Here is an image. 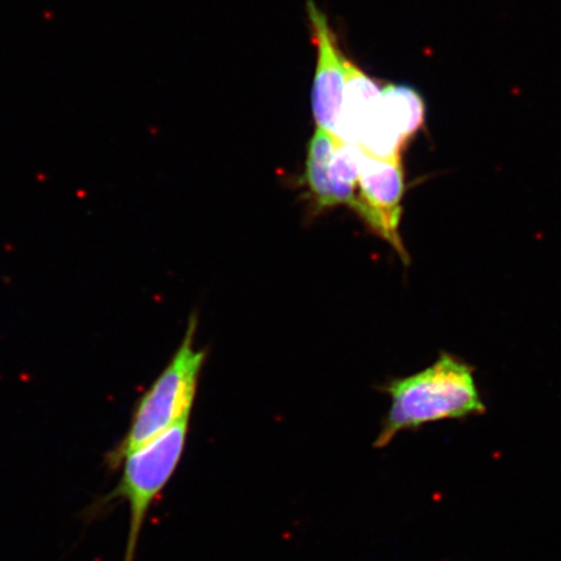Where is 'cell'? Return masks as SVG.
<instances>
[{"mask_svg": "<svg viewBox=\"0 0 561 561\" xmlns=\"http://www.w3.org/2000/svg\"><path fill=\"white\" fill-rule=\"evenodd\" d=\"M383 391L390 396L391 405L375 442L376 448L388 446L404 431L486 412L477 389L473 368L445 353L431 368L392 381L385 386Z\"/></svg>", "mask_w": 561, "mask_h": 561, "instance_id": "1", "label": "cell"}, {"mask_svg": "<svg viewBox=\"0 0 561 561\" xmlns=\"http://www.w3.org/2000/svg\"><path fill=\"white\" fill-rule=\"evenodd\" d=\"M195 329L196 320L192 316L178 353L139 399L128 432L107 455L111 468L121 467L126 455L192 413L201 370L206 359L205 351L194 348Z\"/></svg>", "mask_w": 561, "mask_h": 561, "instance_id": "2", "label": "cell"}, {"mask_svg": "<svg viewBox=\"0 0 561 561\" xmlns=\"http://www.w3.org/2000/svg\"><path fill=\"white\" fill-rule=\"evenodd\" d=\"M188 424L191 413L179 420L170 430L126 455L121 465V481L102 501L104 504L123 500L129 504V535L124 561L136 559L140 531L152 503L171 481L184 455Z\"/></svg>", "mask_w": 561, "mask_h": 561, "instance_id": "3", "label": "cell"}, {"mask_svg": "<svg viewBox=\"0 0 561 561\" xmlns=\"http://www.w3.org/2000/svg\"><path fill=\"white\" fill-rule=\"evenodd\" d=\"M359 147L324 129L316 128L308 145L305 182L314 206L324 209L357 201L360 173Z\"/></svg>", "mask_w": 561, "mask_h": 561, "instance_id": "4", "label": "cell"}, {"mask_svg": "<svg viewBox=\"0 0 561 561\" xmlns=\"http://www.w3.org/2000/svg\"><path fill=\"white\" fill-rule=\"evenodd\" d=\"M360 151L359 187L354 209L376 234L397 250L404 262H409L399 236L405 192L402 160L378 158Z\"/></svg>", "mask_w": 561, "mask_h": 561, "instance_id": "5", "label": "cell"}, {"mask_svg": "<svg viewBox=\"0 0 561 561\" xmlns=\"http://www.w3.org/2000/svg\"><path fill=\"white\" fill-rule=\"evenodd\" d=\"M308 15L318 46L312 88V114L318 128L335 136L339 126L343 93L347 80V61L341 53L328 19L313 0L307 2Z\"/></svg>", "mask_w": 561, "mask_h": 561, "instance_id": "6", "label": "cell"}, {"mask_svg": "<svg viewBox=\"0 0 561 561\" xmlns=\"http://www.w3.org/2000/svg\"><path fill=\"white\" fill-rule=\"evenodd\" d=\"M381 91L382 88L375 80L347 61V80L335 136L359 146L380 103Z\"/></svg>", "mask_w": 561, "mask_h": 561, "instance_id": "7", "label": "cell"}, {"mask_svg": "<svg viewBox=\"0 0 561 561\" xmlns=\"http://www.w3.org/2000/svg\"><path fill=\"white\" fill-rule=\"evenodd\" d=\"M377 118L385 130L404 146L425 123V102L410 87H383Z\"/></svg>", "mask_w": 561, "mask_h": 561, "instance_id": "8", "label": "cell"}]
</instances>
